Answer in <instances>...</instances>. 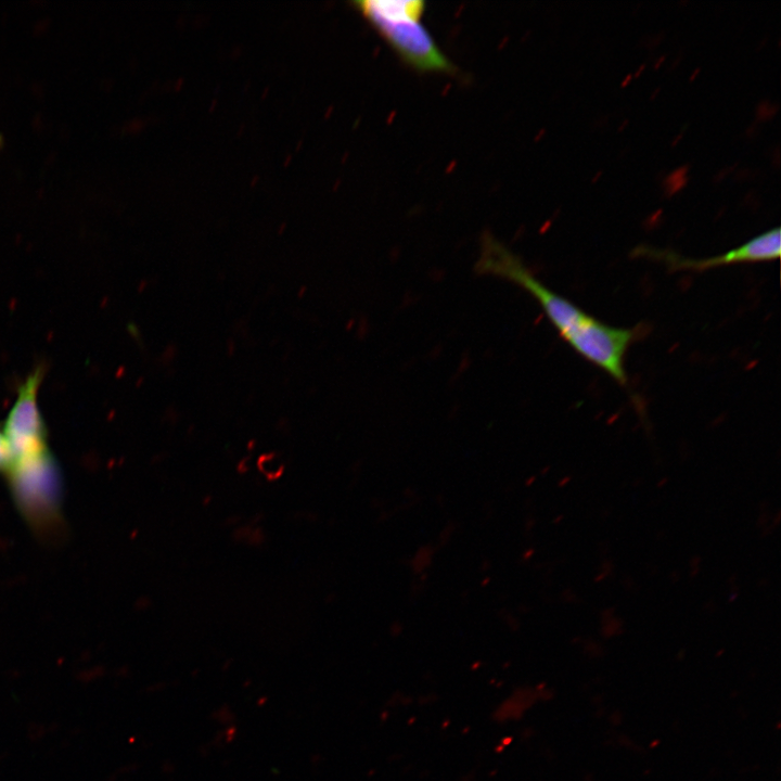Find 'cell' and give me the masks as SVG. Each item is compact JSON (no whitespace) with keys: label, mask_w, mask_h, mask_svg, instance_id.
Segmentation results:
<instances>
[{"label":"cell","mask_w":781,"mask_h":781,"mask_svg":"<svg viewBox=\"0 0 781 781\" xmlns=\"http://www.w3.org/2000/svg\"><path fill=\"white\" fill-rule=\"evenodd\" d=\"M355 9L388 43L398 57L418 73L453 75L458 72L421 23L422 0H361Z\"/></svg>","instance_id":"cell-2"},{"label":"cell","mask_w":781,"mask_h":781,"mask_svg":"<svg viewBox=\"0 0 781 781\" xmlns=\"http://www.w3.org/2000/svg\"><path fill=\"white\" fill-rule=\"evenodd\" d=\"M636 252L660 259L665 263L669 269L703 271L725 265L777 259L781 253V232L779 227L772 228L752 238L735 248L702 259H690L670 251H658L646 246H640Z\"/></svg>","instance_id":"cell-5"},{"label":"cell","mask_w":781,"mask_h":781,"mask_svg":"<svg viewBox=\"0 0 781 781\" xmlns=\"http://www.w3.org/2000/svg\"><path fill=\"white\" fill-rule=\"evenodd\" d=\"M18 512L37 533L61 524L62 477L49 448L14 461L5 475Z\"/></svg>","instance_id":"cell-3"},{"label":"cell","mask_w":781,"mask_h":781,"mask_svg":"<svg viewBox=\"0 0 781 781\" xmlns=\"http://www.w3.org/2000/svg\"><path fill=\"white\" fill-rule=\"evenodd\" d=\"M41 380L42 371L38 368L20 387L17 399L4 422L2 431L14 461L48 448L46 427L37 405Z\"/></svg>","instance_id":"cell-4"},{"label":"cell","mask_w":781,"mask_h":781,"mask_svg":"<svg viewBox=\"0 0 781 781\" xmlns=\"http://www.w3.org/2000/svg\"><path fill=\"white\" fill-rule=\"evenodd\" d=\"M259 468L260 471L270 478L278 477L283 470L281 461L273 454L261 458L259 461Z\"/></svg>","instance_id":"cell-7"},{"label":"cell","mask_w":781,"mask_h":781,"mask_svg":"<svg viewBox=\"0 0 781 781\" xmlns=\"http://www.w3.org/2000/svg\"><path fill=\"white\" fill-rule=\"evenodd\" d=\"M14 458L9 441L0 430V473L7 475L13 466Z\"/></svg>","instance_id":"cell-6"},{"label":"cell","mask_w":781,"mask_h":781,"mask_svg":"<svg viewBox=\"0 0 781 781\" xmlns=\"http://www.w3.org/2000/svg\"><path fill=\"white\" fill-rule=\"evenodd\" d=\"M475 270L508 280L530 294L561 337L582 358L618 384L628 382L625 356L638 336L635 329L615 328L580 309L537 279L522 259L490 233L481 240Z\"/></svg>","instance_id":"cell-1"}]
</instances>
